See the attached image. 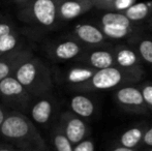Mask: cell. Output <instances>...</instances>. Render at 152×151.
I'll return each instance as SVG.
<instances>
[{
  "instance_id": "obj_1",
  "label": "cell",
  "mask_w": 152,
  "mask_h": 151,
  "mask_svg": "<svg viewBox=\"0 0 152 151\" xmlns=\"http://www.w3.org/2000/svg\"><path fill=\"white\" fill-rule=\"evenodd\" d=\"M0 136L17 148L48 151L46 141L34 122L20 111H12L0 126Z\"/></svg>"
},
{
  "instance_id": "obj_2",
  "label": "cell",
  "mask_w": 152,
  "mask_h": 151,
  "mask_svg": "<svg viewBox=\"0 0 152 151\" xmlns=\"http://www.w3.org/2000/svg\"><path fill=\"white\" fill-rule=\"evenodd\" d=\"M14 76L33 97L49 95L53 89L50 69L44 61L35 56L23 61Z\"/></svg>"
},
{
  "instance_id": "obj_3",
  "label": "cell",
  "mask_w": 152,
  "mask_h": 151,
  "mask_svg": "<svg viewBox=\"0 0 152 151\" xmlns=\"http://www.w3.org/2000/svg\"><path fill=\"white\" fill-rule=\"evenodd\" d=\"M142 74L132 73L117 66L108 67L104 69L96 71L94 76L88 82L74 87L72 90L77 92H93V91H104L117 89L129 83L139 82L143 78Z\"/></svg>"
},
{
  "instance_id": "obj_4",
  "label": "cell",
  "mask_w": 152,
  "mask_h": 151,
  "mask_svg": "<svg viewBox=\"0 0 152 151\" xmlns=\"http://www.w3.org/2000/svg\"><path fill=\"white\" fill-rule=\"evenodd\" d=\"M21 17L24 21L46 28L53 27L59 21L58 0H32L23 6Z\"/></svg>"
},
{
  "instance_id": "obj_5",
  "label": "cell",
  "mask_w": 152,
  "mask_h": 151,
  "mask_svg": "<svg viewBox=\"0 0 152 151\" xmlns=\"http://www.w3.org/2000/svg\"><path fill=\"white\" fill-rule=\"evenodd\" d=\"M0 98L15 111H27L30 109L34 98L27 89L17 80L15 76H10L0 81Z\"/></svg>"
},
{
  "instance_id": "obj_6",
  "label": "cell",
  "mask_w": 152,
  "mask_h": 151,
  "mask_svg": "<svg viewBox=\"0 0 152 151\" xmlns=\"http://www.w3.org/2000/svg\"><path fill=\"white\" fill-rule=\"evenodd\" d=\"M114 98L123 110L136 114L150 113L139 87L124 85L115 90Z\"/></svg>"
},
{
  "instance_id": "obj_7",
  "label": "cell",
  "mask_w": 152,
  "mask_h": 151,
  "mask_svg": "<svg viewBox=\"0 0 152 151\" xmlns=\"http://www.w3.org/2000/svg\"><path fill=\"white\" fill-rule=\"evenodd\" d=\"M59 126L72 145H77L89 136V127L82 117L72 111H65L60 115Z\"/></svg>"
},
{
  "instance_id": "obj_8",
  "label": "cell",
  "mask_w": 152,
  "mask_h": 151,
  "mask_svg": "<svg viewBox=\"0 0 152 151\" xmlns=\"http://www.w3.org/2000/svg\"><path fill=\"white\" fill-rule=\"evenodd\" d=\"M86 51L84 44L76 38L59 40L49 48L48 53L54 61L78 60L79 57Z\"/></svg>"
},
{
  "instance_id": "obj_9",
  "label": "cell",
  "mask_w": 152,
  "mask_h": 151,
  "mask_svg": "<svg viewBox=\"0 0 152 151\" xmlns=\"http://www.w3.org/2000/svg\"><path fill=\"white\" fill-rule=\"evenodd\" d=\"M112 50L117 67L144 75V69L142 67L143 60L137 50L126 44H116Z\"/></svg>"
},
{
  "instance_id": "obj_10",
  "label": "cell",
  "mask_w": 152,
  "mask_h": 151,
  "mask_svg": "<svg viewBox=\"0 0 152 151\" xmlns=\"http://www.w3.org/2000/svg\"><path fill=\"white\" fill-rule=\"evenodd\" d=\"M79 62L91 66L92 69L99 71L108 67L116 66L112 49L96 48L86 50L78 59Z\"/></svg>"
},
{
  "instance_id": "obj_11",
  "label": "cell",
  "mask_w": 152,
  "mask_h": 151,
  "mask_svg": "<svg viewBox=\"0 0 152 151\" xmlns=\"http://www.w3.org/2000/svg\"><path fill=\"white\" fill-rule=\"evenodd\" d=\"M55 108L56 103L50 94L37 97V99L33 101L29 110L31 120L36 124H48L52 120Z\"/></svg>"
},
{
  "instance_id": "obj_12",
  "label": "cell",
  "mask_w": 152,
  "mask_h": 151,
  "mask_svg": "<svg viewBox=\"0 0 152 151\" xmlns=\"http://www.w3.org/2000/svg\"><path fill=\"white\" fill-rule=\"evenodd\" d=\"M74 37L83 44L99 47L104 44L108 38L104 34L100 27L89 23H79L74 28Z\"/></svg>"
},
{
  "instance_id": "obj_13",
  "label": "cell",
  "mask_w": 152,
  "mask_h": 151,
  "mask_svg": "<svg viewBox=\"0 0 152 151\" xmlns=\"http://www.w3.org/2000/svg\"><path fill=\"white\" fill-rule=\"evenodd\" d=\"M31 56L33 54L28 48H21L0 56V81L14 76L19 65Z\"/></svg>"
},
{
  "instance_id": "obj_14",
  "label": "cell",
  "mask_w": 152,
  "mask_h": 151,
  "mask_svg": "<svg viewBox=\"0 0 152 151\" xmlns=\"http://www.w3.org/2000/svg\"><path fill=\"white\" fill-rule=\"evenodd\" d=\"M94 7L91 0H58L59 21H72Z\"/></svg>"
},
{
  "instance_id": "obj_15",
  "label": "cell",
  "mask_w": 152,
  "mask_h": 151,
  "mask_svg": "<svg viewBox=\"0 0 152 151\" xmlns=\"http://www.w3.org/2000/svg\"><path fill=\"white\" fill-rule=\"evenodd\" d=\"M96 73V69H92L91 66L86 64H81V65H76L72 66L70 69H68L67 71L64 73L63 78L67 84L72 85V88L80 85L84 84V83L88 82L89 80L94 76V74Z\"/></svg>"
},
{
  "instance_id": "obj_16",
  "label": "cell",
  "mask_w": 152,
  "mask_h": 151,
  "mask_svg": "<svg viewBox=\"0 0 152 151\" xmlns=\"http://www.w3.org/2000/svg\"><path fill=\"white\" fill-rule=\"evenodd\" d=\"M69 109L72 113L82 117L83 119H88L95 112V105L87 95L79 93L70 97Z\"/></svg>"
},
{
  "instance_id": "obj_17",
  "label": "cell",
  "mask_w": 152,
  "mask_h": 151,
  "mask_svg": "<svg viewBox=\"0 0 152 151\" xmlns=\"http://www.w3.org/2000/svg\"><path fill=\"white\" fill-rule=\"evenodd\" d=\"M147 128H148L147 124H141L126 129L119 138V145L137 149V147L143 142V138Z\"/></svg>"
},
{
  "instance_id": "obj_18",
  "label": "cell",
  "mask_w": 152,
  "mask_h": 151,
  "mask_svg": "<svg viewBox=\"0 0 152 151\" xmlns=\"http://www.w3.org/2000/svg\"><path fill=\"white\" fill-rule=\"evenodd\" d=\"M123 14L132 23H138L152 16V1L137 2L129 8L124 10Z\"/></svg>"
},
{
  "instance_id": "obj_19",
  "label": "cell",
  "mask_w": 152,
  "mask_h": 151,
  "mask_svg": "<svg viewBox=\"0 0 152 151\" xmlns=\"http://www.w3.org/2000/svg\"><path fill=\"white\" fill-rule=\"evenodd\" d=\"M102 25H111V26H121L126 28H134V23L123 14L118 12H106L99 19Z\"/></svg>"
},
{
  "instance_id": "obj_20",
  "label": "cell",
  "mask_w": 152,
  "mask_h": 151,
  "mask_svg": "<svg viewBox=\"0 0 152 151\" xmlns=\"http://www.w3.org/2000/svg\"><path fill=\"white\" fill-rule=\"evenodd\" d=\"M23 48L22 38L18 30L0 37V56Z\"/></svg>"
},
{
  "instance_id": "obj_21",
  "label": "cell",
  "mask_w": 152,
  "mask_h": 151,
  "mask_svg": "<svg viewBox=\"0 0 152 151\" xmlns=\"http://www.w3.org/2000/svg\"><path fill=\"white\" fill-rule=\"evenodd\" d=\"M51 138H52V144L55 148V151H74V145L64 135L59 124H57L53 128Z\"/></svg>"
},
{
  "instance_id": "obj_22",
  "label": "cell",
  "mask_w": 152,
  "mask_h": 151,
  "mask_svg": "<svg viewBox=\"0 0 152 151\" xmlns=\"http://www.w3.org/2000/svg\"><path fill=\"white\" fill-rule=\"evenodd\" d=\"M107 38L110 39H123L134 33V28H126L121 26H111V25H102L99 26Z\"/></svg>"
},
{
  "instance_id": "obj_23",
  "label": "cell",
  "mask_w": 152,
  "mask_h": 151,
  "mask_svg": "<svg viewBox=\"0 0 152 151\" xmlns=\"http://www.w3.org/2000/svg\"><path fill=\"white\" fill-rule=\"evenodd\" d=\"M137 52L144 62L152 65V39L141 38L137 44Z\"/></svg>"
},
{
  "instance_id": "obj_24",
  "label": "cell",
  "mask_w": 152,
  "mask_h": 151,
  "mask_svg": "<svg viewBox=\"0 0 152 151\" xmlns=\"http://www.w3.org/2000/svg\"><path fill=\"white\" fill-rule=\"evenodd\" d=\"M139 88L142 91L143 97L146 106L148 107L150 113H152V83L145 82L139 86Z\"/></svg>"
},
{
  "instance_id": "obj_25",
  "label": "cell",
  "mask_w": 152,
  "mask_h": 151,
  "mask_svg": "<svg viewBox=\"0 0 152 151\" xmlns=\"http://www.w3.org/2000/svg\"><path fill=\"white\" fill-rule=\"evenodd\" d=\"M17 31L16 25L7 18L0 17V37Z\"/></svg>"
},
{
  "instance_id": "obj_26",
  "label": "cell",
  "mask_w": 152,
  "mask_h": 151,
  "mask_svg": "<svg viewBox=\"0 0 152 151\" xmlns=\"http://www.w3.org/2000/svg\"><path fill=\"white\" fill-rule=\"evenodd\" d=\"M74 151H95V144L90 138L83 140L79 144L74 146Z\"/></svg>"
},
{
  "instance_id": "obj_27",
  "label": "cell",
  "mask_w": 152,
  "mask_h": 151,
  "mask_svg": "<svg viewBox=\"0 0 152 151\" xmlns=\"http://www.w3.org/2000/svg\"><path fill=\"white\" fill-rule=\"evenodd\" d=\"M134 3H137V0H116L113 5L112 12H123L130 6H132Z\"/></svg>"
},
{
  "instance_id": "obj_28",
  "label": "cell",
  "mask_w": 152,
  "mask_h": 151,
  "mask_svg": "<svg viewBox=\"0 0 152 151\" xmlns=\"http://www.w3.org/2000/svg\"><path fill=\"white\" fill-rule=\"evenodd\" d=\"M115 1L116 0H91L94 7L104 12H112Z\"/></svg>"
},
{
  "instance_id": "obj_29",
  "label": "cell",
  "mask_w": 152,
  "mask_h": 151,
  "mask_svg": "<svg viewBox=\"0 0 152 151\" xmlns=\"http://www.w3.org/2000/svg\"><path fill=\"white\" fill-rule=\"evenodd\" d=\"M142 144L144 146H146V147H149V148L152 147V125L148 126V128L145 131Z\"/></svg>"
},
{
  "instance_id": "obj_30",
  "label": "cell",
  "mask_w": 152,
  "mask_h": 151,
  "mask_svg": "<svg viewBox=\"0 0 152 151\" xmlns=\"http://www.w3.org/2000/svg\"><path fill=\"white\" fill-rule=\"evenodd\" d=\"M18 148L12 144H7V145H0V151H17Z\"/></svg>"
},
{
  "instance_id": "obj_31",
  "label": "cell",
  "mask_w": 152,
  "mask_h": 151,
  "mask_svg": "<svg viewBox=\"0 0 152 151\" xmlns=\"http://www.w3.org/2000/svg\"><path fill=\"white\" fill-rule=\"evenodd\" d=\"M7 112L4 110V108L2 107L1 105H0V126L2 125V123H3V121L5 120L6 116H7Z\"/></svg>"
},
{
  "instance_id": "obj_32",
  "label": "cell",
  "mask_w": 152,
  "mask_h": 151,
  "mask_svg": "<svg viewBox=\"0 0 152 151\" xmlns=\"http://www.w3.org/2000/svg\"><path fill=\"white\" fill-rule=\"evenodd\" d=\"M111 151H137V149H134V148H127V147H124V146L118 145L117 147L113 148Z\"/></svg>"
},
{
  "instance_id": "obj_33",
  "label": "cell",
  "mask_w": 152,
  "mask_h": 151,
  "mask_svg": "<svg viewBox=\"0 0 152 151\" xmlns=\"http://www.w3.org/2000/svg\"><path fill=\"white\" fill-rule=\"evenodd\" d=\"M30 1H32V0H14L15 3L19 4V5H21V6H25L26 4H28Z\"/></svg>"
},
{
  "instance_id": "obj_34",
  "label": "cell",
  "mask_w": 152,
  "mask_h": 151,
  "mask_svg": "<svg viewBox=\"0 0 152 151\" xmlns=\"http://www.w3.org/2000/svg\"><path fill=\"white\" fill-rule=\"evenodd\" d=\"M17 151H35V150H31V149H23V148H18Z\"/></svg>"
},
{
  "instance_id": "obj_35",
  "label": "cell",
  "mask_w": 152,
  "mask_h": 151,
  "mask_svg": "<svg viewBox=\"0 0 152 151\" xmlns=\"http://www.w3.org/2000/svg\"><path fill=\"white\" fill-rule=\"evenodd\" d=\"M150 23H151V26H152V16L150 17Z\"/></svg>"
},
{
  "instance_id": "obj_36",
  "label": "cell",
  "mask_w": 152,
  "mask_h": 151,
  "mask_svg": "<svg viewBox=\"0 0 152 151\" xmlns=\"http://www.w3.org/2000/svg\"><path fill=\"white\" fill-rule=\"evenodd\" d=\"M148 151H152V147H151V148H149V150H148Z\"/></svg>"
}]
</instances>
